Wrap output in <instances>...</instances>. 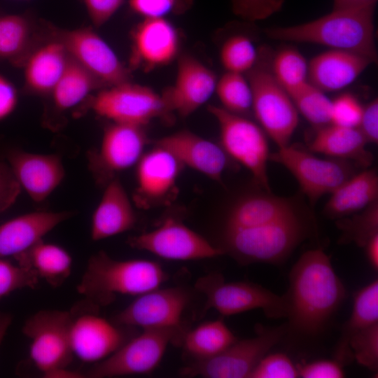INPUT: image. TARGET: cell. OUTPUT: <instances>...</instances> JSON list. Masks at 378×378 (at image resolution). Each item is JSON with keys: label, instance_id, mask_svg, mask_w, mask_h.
I'll return each instance as SVG.
<instances>
[{"label": "cell", "instance_id": "cell-51", "mask_svg": "<svg viewBox=\"0 0 378 378\" xmlns=\"http://www.w3.org/2000/svg\"><path fill=\"white\" fill-rule=\"evenodd\" d=\"M367 258L372 267L378 270V234L373 236L364 246Z\"/></svg>", "mask_w": 378, "mask_h": 378}, {"label": "cell", "instance_id": "cell-37", "mask_svg": "<svg viewBox=\"0 0 378 378\" xmlns=\"http://www.w3.org/2000/svg\"><path fill=\"white\" fill-rule=\"evenodd\" d=\"M220 59L228 72H248L257 63L258 54L251 40L244 35H234L223 44Z\"/></svg>", "mask_w": 378, "mask_h": 378}, {"label": "cell", "instance_id": "cell-27", "mask_svg": "<svg viewBox=\"0 0 378 378\" xmlns=\"http://www.w3.org/2000/svg\"><path fill=\"white\" fill-rule=\"evenodd\" d=\"M324 213L331 218H341L359 212L378 200V176L367 169L354 174L330 193Z\"/></svg>", "mask_w": 378, "mask_h": 378}, {"label": "cell", "instance_id": "cell-17", "mask_svg": "<svg viewBox=\"0 0 378 378\" xmlns=\"http://www.w3.org/2000/svg\"><path fill=\"white\" fill-rule=\"evenodd\" d=\"M148 144L144 127L111 122L105 129L91 165L99 178L108 180L136 165Z\"/></svg>", "mask_w": 378, "mask_h": 378}, {"label": "cell", "instance_id": "cell-13", "mask_svg": "<svg viewBox=\"0 0 378 378\" xmlns=\"http://www.w3.org/2000/svg\"><path fill=\"white\" fill-rule=\"evenodd\" d=\"M130 246L171 260H194L223 255L205 237L174 218L155 229L130 237Z\"/></svg>", "mask_w": 378, "mask_h": 378}, {"label": "cell", "instance_id": "cell-46", "mask_svg": "<svg viewBox=\"0 0 378 378\" xmlns=\"http://www.w3.org/2000/svg\"><path fill=\"white\" fill-rule=\"evenodd\" d=\"M21 190L7 162L0 161V214L15 203Z\"/></svg>", "mask_w": 378, "mask_h": 378}, {"label": "cell", "instance_id": "cell-7", "mask_svg": "<svg viewBox=\"0 0 378 378\" xmlns=\"http://www.w3.org/2000/svg\"><path fill=\"white\" fill-rule=\"evenodd\" d=\"M252 92V106L259 126L278 146L284 147L298 125V112L288 92L271 71L257 63L248 72Z\"/></svg>", "mask_w": 378, "mask_h": 378}, {"label": "cell", "instance_id": "cell-28", "mask_svg": "<svg viewBox=\"0 0 378 378\" xmlns=\"http://www.w3.org/2000/svg\"><path fill=\"white\" fill-rule=\"evenodd\" d=\"M14 258L18 264L32 270L52 287L62 286L71 273L72 258L68 251L43 240Z\"/></svg>", "mask_w": 378, "mask_h": 378}, {"label": "cell", "instance_id": "cell-16", "mask_svg": "<svg viewBox=\"0 0 378 378\" xmlns=\"http://www.w3.org/2000/svg\"><path fill=\"white\" fill-rule=\"evenodd\" d=\"M60 41L68 54L103 85L130 81V72L108 43L90 28L63 31Z\"/></svg>", "mask_w": 378, "mask_h": 378}, {"label": "cell", "instance_id": "cell-10", "mask_svg": "<svg viewBox=\"0 0 378 378\" xmlns=\"http://www.w3.org/2000/svg\"><path fill=\"white\" fill-rule=\"evenodd\" d=\"M70 312L43 309L31 315L22 327L29 340V356L43 374L67 368L74 354L70 342L72 321Z\"/></svg>", "mask_w": 378, "mask_h": 378}, {"label": "cell", "instance_id": "cell-35", "mask_svg": "<svg viewBox=\"0 0 378 378\" xmlns=\"http://www.w3.org/2000/svg\"><path fill=\"white\" fill-rule=\"evenodd\" d=\"M215 92L225 110L244 116L251 111V88L243 74L227 71L217 80Z\"/></svg>", "mask_w": 378, "mask_h": 378}, {"label": "cell", "instance_id": "cell-52", "mask_svg": "<svg viewBox=\"0 0 378 378\" xmlns=\"http://www.w3.org/2000/svg\"><path fill=\"white\" fill-rule=\"evenodd\" d=\"M46 378H83L86 377L85 373L69 370L67 368L55 369L43 375Z\"/></svg>", "mask_w": 378, "mask_h": 378}, {"label": "cell", "instance_id": "cell-23", "mask_svg": "<svg viewBox=\"0 0 378 378\" xmlns=\"http://www.w3.org/2000/svg\"><path fill=\"white\" fill-rule=\"evenodd\" d=\"M71 211H37L14 217L0 225V258L15 257L43 240Z\"/></svg>", "mask_w": 378, "mask_h": 378}, {"label": "cell", "instance_id": "cell-48", "mask_svg": "<svg viewBox=\"0 0 378 378\" xmlns=\"http://www.w3.org/2000/svg\"><path fill=\"white\" fill-rule=\"evenodd\" d=\"M367 142L378 141V100L374 99L363 108L358 127Z\"/></svg>", "mask_w": 378, "mask_h": 378}, {"label": "cell", "instance_id": "cell-49", "mask_svg": "<svg viewBox=\"0 0 378 378\" xmlns=\"http://www.w3.org/2000/svg\"><path fill=\"white\" fill-rule=\"evenodd\" d=\"M17 104V94L13 85L0 76V121L8 116Z\"/></svg>", "mask_w": 378, "mask_h": 378}, {"label": "cell", "instance_id": "cell-14", "mask_svg": "<svg viewBox=\"0 0 378 378\" xmlns=\"http://www.w3.org/2000/svg\"><path fill=\"white\" fill-rule=\"evenodd\" d=\"M190 300L183 287L159 288L140 295L115 316L119 326L144 329L182 328V315Z\"/></svg>", "mask_w": 378, "mask_h": 378}, {"label": "cell", "instance_id": "cell-19", "mask_svg": "<svg viewBox=\"0 0 378 378\" xmlns=\"http://www.w3.org/2000/svg\"><path fill=\"white\" fill-rule=\"evenodd\" d=\"M70 342L74 356L88 363H98L118 350L129 339L127 327L110 322L97 314H72Z\"/></svg>", "mask_w": 378, "mask_h": 378}, {"label": "cell", "instance_id": "cell-3", "mask_svg": "<svg viewBox=\"0 0 378 378\" xmlns=\"http://www.w3.org/2000/svg\"><path fill=\"white\" fill-rule=\"evenodd\" d=\"M375 6L332 9L317 19L265 30L270 38L288 42L323 45L334 50L356 53L377 60L374 41Z\"/></svg>", "mask_w": 378, "mask_h": 378}, {"label": "cell", "instance_id": "cell-30", "mask_svg": "<svg viewBox=\"0 0 378 378\" xmlns=\"http://www.w3.org/2000/svg\"><path fill=\"white\" fill-rule=\"evenodd\" d=\"M378 323V281L358 290L354 300L351 314L343 326L342 335L336 348V360L342 365L353 358L349 347V339L356 332Z\"/></svg>", "mask_w": 378, "mask_h": 378}, {"label": "cell", "instance_id": "cell-29", "mask_svg": "<svg viewBox=\"0 0 378 378\" xmlns=\"http://www.w3.org/2000/svg\"><path fill=\"white\" fill-rule=\"evenodd\" d=\"M68 57L66 50L59 41L41 46L26 64L27 84L37 92H51L66 66Z\"/></svg>", "mask_w": 378, "mask_h": 378}, {"label": "cell", "instance_id": "cell-36", "mask_svg": "<svg viewBox=\"0 0 378 378\" xmlns=\"http://www.w3.org/2000/svg\"><path fill=\"white\" fill-rule=\"evenodd\" d=\"M349 218H338L336 225L342 232L341 244L354 242L364 247L373 236L378 234V201Z\"/></svg>", "mask_w": 378, "mask_h": 378}, {"label": "cell", "instance_id": "cell-18", "mask_svg": "<svg viewBox=\"0 0 378 378\" xmlns=\"http://www.w3.org/2000/svg\"><path fill=\"white\" fill-rule=\"evenodd\" d=\"M217 78L212 70L196 58H179L174 84L161 94L169 113L185 118L204 105L216 90Z\"/></svg>", "mask_w": 378, "mask_h": 378}, {"label": "cell", "instance_id": "cell-43", "mask_svg": "<svg viewBox=\"0 0 378 378\" xmlns=\"http://www.w3.org/2000/svg\"><path fill=\"white\" fill-rule=\"evenodd\" d=\"M190 0H129L131 10L144 18H165L183 11Z\"/></svg>", "mask_w": 378, "mask_h": 378}, {"label": "cell", "instance_id": "cell-5", "mask_svg": "<svg viewBox=\"0 0 378 378\" xmlns=\"http://www.w3.org/2000/svg\"><path fill=\"white\" fill-rule=\"evenodd\" d=\"M208 111L218 124L220 146L227 156L247 169L261 189L271 192L267 169L270 153L262 129L221 106L211 105Z\"/></svg>", "mask_w": 378, "mask_h": 378}, {"label": "cell", "instance_id": "cell-11", "mask_svg": "<svg viewBox=\"0 0 378 378\" xmlns=\"http://www.w3.org/2000/svg\"><path fill=\"white\" fill-rule=\"evenodd\" d=\"M269 160L286 168L312 204L356 174L349 161L320 158L311 151L290 144L270 154Z\"/></svg>", "mask_w": 378, "mask_h": 378}, {"label": "cell", "instance_id": "cell-21", "mask_svg": "<svg viewBox=\"0 0 378 378\" xmlns=\"http://www.w3.org/2000/svg\"><path fill=\"white\" fill-rule=\"evenodd\" d=\"M131 64L151 70L169 64L178 55L180 36L166 18H144L132 35Z\"/></svg>", "mask_w": 378, "mask_h": 378}, {"label": "cell", "instance_id": "cell-39", "mask_svg": "<svg viewBox=\"0 0 378 378\" xmlns=\"http://www.w3.org/2000/svg\"><path fill=\"white\" fill-rule=\"evenodd\" d=\"M353 358L371 371L378 369V323L355 333L349 341Z\"/></svg>", "mask_w": 378, "mask_h": 378}, {"label": "cell", "instance_id": "cell-20", "mask_svg": "<svg viewBox=\"0 0 378 378\" xmlns=\"http://www.w3.org/2000/svg\"><path fill=\"white\" fill-rule=\"evenodd\" d=\"M6 162L21 189L36 202L47 199L65 176L62 160L57 154L13 149L8 152Z\"/></svg>", "mask_w": 378, "mask_h": 378}, {"label": "cell", "instance_id": "cell-26", "mask_svg": "<svg viewBox=\"0 0 378 378\" xmlns=\"http://www.w3.org/2000/svg\"><path fill=\"white\" fill-rule=\"evenodd\" d=\"M367 143L358 127L330 123L317 128L308 147L311 152L351 161L357 166L365 168L371 164L373 158L365 148Z\"/></svg>", "mask_w": 378, "mask_h": 378}, {"label": "cell", "instance_id": "cell-42", "mask_svg": "<svg viewBox=\"0 0 378 378\" xmlns=\"http://www.w3.org/2000/svg\"><path fill=\"white\" fill-rule=\"evenodd\" d=\"M363 107L350 94H343L331 100L330 123L347 127H358Z\"/></svg>", "mask_w": 378, "mask_h": 378}, {"label": "cell", "instance_id": "cell-44", "mask_svg": "<svg viewBox=\"0 0 378 378\" xmlns=\"http://www.w3.org/2000/svg\"><path fill=\"white\" fill-rule=\"evenodd\" d=\"M284 4V0H232V7L235 15L246 20L256 21L279 12Z\"/></svg>", "mask_w": 378, "mask_h": 378}, {"label": "cell", "instance_id": "cell-12", "mask_svg": "<svg viewBox=\"0 0 378 378\" xmlns=\"http://www.w3.org/2000/svg\"><path fill=\"white\" fill-rule=\"evenodd\" d=\"M90 104L97 115L112 122L143 127L155 118L170 114L161 94L130 81L101 90Z\"/></svg>", "mask_w": 378, "mask_h": 378}, {"label": "cell", "instance_id": "cell-1", "mask_svg": "<svg viewBox=\"0 0 378 378\" xmlns=\"http://www.w3.org/2000/svg\"><path fill=\"white\" fill-rule=\"evenodd\" d=\"M313 220L291 198L262 190L234 200L214 244L239 264L280 265L313 232Z\"/></svg>", "mask_w": 378, "mask_h": 378}, {"label": "cell", "instance_id": "cell-24", "mask_svg": "<svg viewBox=\"0 0 378 378\" xmlns=\"http://www.w3.org/2000/svg\"><path fill=\"white\" fill-rule=\"evenodd\" d=\"M132 201L118 178L111 179L92 216L90 235L100 241L132 230L136 223Z\"/></svg>", "mask_w": 378, "mask_h": 378}, {"label": "cell", "instance_id": "cell-25", "mask_svg": "<svg viewBox=\"0 0 378 378\" xmlns=\"http://www.w3.org/2000/svg\"><path fill=\"white\" fill-rule=\"evenodd\" d=\"M371 63L365 56L331 49L312 59L308 80L323 92L338 91L352 83Z\"/></svg>", "mask_w": 378, "mask_h": 378}, {"label": "cell", "instance_id": "cell-40", "mask_svg": "<svg viewBox=\"0 0 378 378\" xmlns=\"http://www.w3.org/2000/svg\"><path fill=\"white\" fill-rule=\"evenodd\" d=\"M39 278L31 269L0 258V299L22 288H34Z\"/></svg>", "mask_w": 378, "mask_h": 378}, {"label": "cell", "instance_id": "cell-9", "mask_svg": "<svg viewBox=\"0 0 378 378\" xmlns=\"http://www.w3.org/2000/svg\"><path fill=\"white\" fill-rule=\"evenodd\" d=\"M286 334V325L265 328L257 326L255 337L237 340L218 355L194 360L180 370L185 377L249 378L259 361Z\"/></svg>", "mask_w": 378, "mask_h": 378}, {"label": "cell", "instance_id": "cell-22", "mask_svg": "<svg viewBox=\"0 0 378 378\" xmlns=\"http://www.w3.org/2000/svg\"><path fill=\"white\" fill-rule=\"evenodd\" d=\"M172 153L183 164L221 182L228 156L220 146L190 131L181 130L154 142Z\"/></svg>", "mask_w": 378, "mask_h": 378}, {"label": "cell", "instance_id": "cell-53", "mask_svg": "<svg viewBox=\"0 0 378 378\" xmlns=\"http://www.w3.org/2000/svg\"><path fill=\"white\" fill-rule=\"evenodd\" d=\"M12 316L8 313H0V346L12 323Z\"/></svg>", "mask_w": 378, "mask_h": 378}, {"label": "cell", "instance_id": "cell-47", "mask_svg": "<svg viewBox=\"0 0 378 378\" xmlns=\"http://www.w3.org/2000/svg\"><path fill=\"white\" fill-rule=\"evenodd\" d=\"M92 22L102 26L116 13L124 0H83Z\"/></svg>", "mask_w": 378, "mask_h": 378}, {"label": "cell", "instance_id": "cell-45", "mask_svg": "<svg viewBox=\"0 0 378 378\" xmlns=\"http://www.w3.org/2000/svg\"><path fill=\"white\" fill-rule=\"evenodd\" d=\"M343 365L337 360H318L296 365L299 377L302 378H342Z\"/></svg>", "mask_w": 378, "mask_h": 378}, {"label": "cell", "instance_id": "cell-32", "mask_svg": "<svg viewBox=\"0 0 378 378\" xmlns=\"http://www.w3.org/2000/svg\"><path fill=\"white\" fill-rule=\"evenodd\" d=\"M102 85L69 55L66 66L51 92L55 106L60 110H67L81 102L91 91Z\"/></svg>", "mask_w": 378, "mask_h": 378}, {"label": "cell", "instance_id": "cell-4", "mask_svg": "<svg viewBox=\"0 0 378 378\" xmlns=\"http://www.w3.org/2000/svg\"><path fill=\"white\" fill-rule=\"evenodd\" d=\"M167 279L168 274L157 262L120 260L99 251L89 258L77 290L89 302L104 306L117 295L138 296L159 288Z\"/></svg>", "mask_w": 378, "mask_h": 378}, {"label": "cell", "instance_id": "cell-2", "mask_svg": "<svg viewBox=\"0 0 378 378\" xmlns=\"http://www.w3.org/2000/svg\"><path fill=\"white\" fill-rule=\"evenodd\" d=\"M346 295L330 257L321 248L305 251L293 266L284 295L286 334L306 340L318 337Z\"/></svg>", "mask_w": 378, "mask_h": 378}, {"label": "cell", "instance_id": "cell-34", "mask_svg": "<svg viewBox=\"0 0 378 378\" xmlns=\"http://www.w3.org/2000/svg\"><path fill=\"white\" fill-rule=\"evenodd\" d=\"M271 72L288 94L309 81L308 63L298 50L292 48H284L276 54Z\"/></svg>", "mask_w": 378, "mask_h": 378}, {"label": "cell", "instance_id": "cell-50", "mask_svg": "<svg viewBox=\"0 0 378 378\" xmlns=\"http://www.w3.org/2000/svg\"><path fill=\"white\" fill-rule=\"evenodd\" d=\"M377 0H333L332 9H354L375 6Z\"/></svg>", "mask_w": 378, "mask_h": 378}, {"label": "cell", "instance_id": "cell-33", "mask_svg": "<svg viewBox=\"0 0 378 378\" xmlns=\"http://www.w3.org/2000/svg\"><path fill=\"white\" fill-rule=\"evenodd\" d=\"M288 94L298 112L316 128L330 123L331 100L309 81Z\"/></svg>", "mask_w": 378, "mask_h": 378}, {"label": "cell", "instance_id": "cell-38", "mask_svg": "<svg viewBox=\"0 0 378 378\" xmlns=\"http://www.w3.org/2000/svg\"><path fill=\"white\" fill-rule=\"evenodd\" d=\"M29 33L27 20L10 15L0 18V56L13 57L25 46Z\"/></svg>", "mask_w": 378, "mask_h": 378}, {"label": "cell", "instance_id": "cell-6", "mask_svg": "<svg viewBox=\"0 0 378 378\" xmlns=\"http://www.w3.org/2000/svg\"><path fill=\"white\" fill-rule=\"evenodd\" d=\"M186 331L184 327L144 329L111 356L96 363L85 376L105 378L149 373L159 365L169 344L181 346Z\"/></svg>", "mask_w": 378, "mask_h": 378}, {"label": "cell", "instance_id": "cell-8", "mask_svg": "<svg viewBox=\"0 0 378 378\" xmlns=\"http://www.w3.org/2000/svg\"><path fill=\"white\" fill-rule=\"evenodd\" d=\"M195 288L206 297L203 314L214 309L223 316H232L260 309L270 318L286 316L284 295L251 282H225L220 274L216 273L198 279Z\"/></svg>", "mask_w": 378, "mask_h": 378}, {"label": "cell", "instance_id": "cell-31", "mask_svg": "<svg viewBox=\"0 0 378 378\" xmlns=\"http://www.w3.org/2000/svg\"><path fill=\"white\" fill-rule=\"evenodd\" d=\"M237 340L224 321L216 319L186 330L181 346L194 360H200L218 355Z\"/></svg>", "mask_w": 378, "mask_h": 378}, {"label": "cell", "instance_id": "cell-41", "mask_svg": "<svg viewBox=\"0 0 378 378\" xmlns=\"http://www.w3.org/2000/svg\"><path fill=\"white\" fill-rule=\"evenodd\" d=\"M299 377L296 365L285 354H266L257 364L249 378Z\"/></svg>", "mask_w": 378, "mask_h": 378}, {"label": "cell", "instance_id": "cell-15", "mask_svg": "<svg viewBox=\"0 0 378 378\" xmlns=\"http://www.w3.org/2000/svg\"><path fill=\"white\" fill-rule=\"evenodd\" d=\"M135 202L143 209L166 206L178 194L177 183L183 167L167 149L154 145L136 164Z\"/></svg>", "mask_w": 378, "mask_h": 378}]
</instances>
